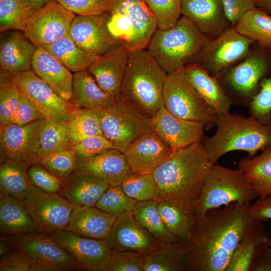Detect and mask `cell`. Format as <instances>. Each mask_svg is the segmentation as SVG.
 Segmentation results:
<instances>
[{
	"label": "cell",
	"mask_w": 271,
	"mask_h": 271,
	"mask_svg": "<svg viewBox=\"0 0 271 271\" xmlns=\"http://www.w3.org/2000/svg\"><path fill=\"white\" fill-rule=\"evenodd\" d=\"M250 203L235 202L208 210L196 221L190 238L183 242L190 271H226L232 254L255 221Z\"/></svg>",
	"instance_id": "6da1fadb"
},
{
	"label": "cell",
	"mask_w": 271,
	"mask_h": 271,
	"mask_svg": "<svg viewBox=\"0 0 271 271\" xmlns=\"http://www.w3.org/2000/svg\"><path fill=\"white\" fill-rule=\"evenodd\" d=\"M213 164L201 143L174 151L153 173L154 200L174 203L194 215L204 179Z\"/></svg>",
	"instance_id": "7a4b0ae2"
},
{
	"label": "cell",
	"mask_w": 271,
	"mask_h": 271,
	"mask_svg": "<svg viewBox=\"0 0 271 271\" xmlns=\"http://www.w3.org/2000/svg\"><path fill=\"white\" fill-rule=\"evenodd\" d=\"M217 129L201 143L211 162L215 164L224 154L242 151L248 157L271 149V126L263 125L249 115L229 112L218 115Z\"/></svg>",
	"instance_id": "3957f363"
},
{
	"label": "cell",
	"mask_w": 271,
	"mask_h": 271,
	"mask_svg": "<svg viewBox=\"0 0 271 271\" xmlns=\"http://www.w3.org/2000/svg\"><path fill=\"white\" fill-rule=\"evenodd\" d=\"M167 75L146 49L130 51L120 97L152 118L164 106L163 92Z\"/></svg>",
	"instance_id": "277c9868"
},
{
	"label": "cell",
	"mask_w": 271,
	"mask_h": 271,
	"mask_svg": "<svg viewBox=\"0 0 271 271\" xmlns=\"http://www.w3.org/2000/svg\"><path fill=\"white\" fill-rule=\"evenodd\" d=\"M210 40L189 19L181 16L172 27L158 29L146 49L167 74L179 71Z\"/></svg>",
	"instance_id": "5b68a950"
},
{
	"label": "cell",
	"mask_w": 271,
	"mask_h": 271,
	"mask_svg": "<svg viewBox=\"0 0 271 271\" xmlns=\"http://www.w3.org/2000/svg\"><path fill=\"white\" fill-rule=\"evenodd\" d=\"M108 27L129 52L146 49L158 29L156 20L144 0H102Z\"/></svg>",
	"instance_id": "8992f818"
},
{
	"label": "cell",
	"mask_w": 271,
	"mask_h": 271,
	"mask_svg": "<svg viewBox=\"0 0 271 271\" xmlns=\"http://www.w3.org/2000/svg\"><path fill=\"white\" fill-rule=\"evenodd\" d=\"M256 197L250 182L241 170L215 164L204 179L194 216L197 221L210 209L235 202L250 203Z\"/></svg>",
	"instance_id": "52a82bcc"
},
{
	"label": "cell",
	"mask_w": 271,
	"mask_h": 271,
	"mask_svg": "<svg viewBox=\"0 0 271 271\" xmlns=\"http://www.w3.org/2000/svg\"><path fill=\"white\" fill-rule=\"evenodd\" d=\"M271 72V54L259 48L217 77L232 103L247 107Z\"/></svg>",
	"instance_id": "ba28073f"
},
{
	"label": "cell",
	"mask_w": 271,
	"mask_h": 271,
	"mask_svg": "<svg viewBox=\"0 0 271 271\" xmlns=\"http://www.w3.org/2000/svg\"><path fill=\"white\" fill-rule=\"evenodd\" d=\"M98 111L102 134L123 153L140 137L153 130L151 118L120 97Z\"/></svg>",
	"instance_id": "9c48e42d"
},
{
	"label": "cell",
	"mask_w": 271,
	"mask_h": 271,
	"mask_svg": "<svg viewBox=\"0 0 271 271\" xmlns=\"http://www.w3.org/2000/svg\"><path fill=\"white\" fill-rule=\"evenodd\" d=\"M163 98L165 107L174 115L200 122L205 130L215 126L218 115L202 98L182 72L167 74Z\"/></svg>",
	"instance_id": "30bf717a"
},
{
	"label": "cell",
	"mask_w": 271,
	"mask_h": 271,
	"mask_svg": "<svg viewBox=\"0 0 271 271\" xmlns=\"http://www.w3.org/2000/svg\"><path fill=\"white\" fill-rule=\"evenodd\" d=\"M252 43L232 27L217 38L210 40L187 60L186 65L199 64L209 74L217 77L247 57L251 53Z\"/></svg>",
	"instance_id": "8fae6325"
},
{
	"label": "cell",
	"mask_w": 271,
	"mask_h": 271,
	"mask_svg": "<svg viewBox=\"0 0 271 271\" xmlns=\"http://www.w3.org/2000/svg\"><path fill=\"white\" fill-rule=\"evenodd\" d=\"M23 202L36 231L47 234L64 230L75 207L60 194L43 191L34 186Z\"/></svg>",
	"instance_id": "7c38bea8"
},
{
	"label": "cell",
	"mask_w": 271,
	"mask_h": 271,
	"mask_svg": "<svg viewBox=\"0 0 271 271\" xmlns=\"http://www.w3.org/2000/svg\"><path fill=\"white\" fill-rule=\"evenodd\" d=\"M76 16L51 0L34 12L23 32L37 47L50 45L68 35Z\"/></svg>",
	"instance_id": "4fadbf2b"
},
{
	"label": "cell",
	"mask_w": 271,
	"mask_h": 271,
	"mask_svg": "<svg viewBox=\"0 0 271 271\" xmlns=\"http://www.w3.org/2000/svg\"><path fill=\"white\" fill-rule=\"evenodd\" d=\"M12 76L21 93L47 119L66 122L73 110L77 108L71 101L56 93L32 69Z\"/></svg>",
	"instance_id": "5bb4252c"
},
{
	"label": "cell",
	"mask_w": 271,
	"mask_h": 271,
	"mask_svg": "<svg viewBox=\"0 0 271 271\" xmlns=\"http://www.w3.org/2000/svg\"><path fill=\"white\" fill-rule=\"evenodd\" d=\"M8 237L32 262L43 264L51 271L79 270L72 256L49 234L35 231Z\"/></svg>",
	"instance_id": "9a60e30c"
},
{
	"label": "cell",
	"mask_w": 271,
	"mask_h": 271,
	"mask_svg": "<svg viewBox=\"0 0 271 271\" xmlns=\"http://www.w3.org/2000/svg\"><path fill=\"white\" fill-rule=\"evenodd\" d=\"M45 118L24 125L10 123L1 126V158L37 164L39 135Z\"/></svg>",
	"instance_id": "2e32d148"
},
{
	"label": "cell",
	"mask_w": 271,
	"mask_h": 271,
	"mask_svg": "<svg viewBox=\"0 0 271 271\" xmlns=\"http://www.w3.org/2000/svg\"><path fill=\"white\" fill-rule=\"evenodd\" d=\"M49 234L72 256L79 270L105 271L112 252L105 240L82 237L66 230Z\"/></svg>",
	"instance_id": "e0dca14e"
},
{
	"label": "cell",
	"mask_w": 271,
	"mask_h": 271,
	"mask_svg": "<svg viewBox=\"0 0 271 271\" xmlns=\"http://www.w3.org/2000/svg\"><path fill=\"white\" fill-rule=\"evenodd\" d=\"M108 20V16L105 13L98 15H76L68 35L80 48L97 57L119 43L109 31Z\"/></svg>",
	"instance_id": "ac0fdd59"
},
{
	"label": "cell",
	"mask_w": 271,
	"mask_h": 271,
	"mask_svg": "<svg viewBox=\"0 0 271 271\" xmlns=\"http://www.w3.org/2000/svg\"><path fill=\"white\" fill-rule=\"evenodd\" d=\"M105 240L112 250L129 251L144 256L162 243L134 218L131 211L117 216Z\"/></svg>",
	"instance_id": "d6986e66"
},
{
	"label": "cell",
	"mask_w": 271,
	"mask_h": 271,
	"mask_svg": "<svg viewBox=\"0 0 271 271\" xmlns=\"http://www.w3.org/2000/svg\"><path fill=\"white\" fill-rule=\"evenodd\" d=\"M151 121L153 130L173 151L201 143L205 137V129L202 123L177 117L164 106Z\"/></svg>",
	"instance_id": "ffe728a7"
},
{
	"label": "cell",
	"mask_w": 271,
	"mask_h": 271,
	"mask_svg": "<svg viewBox=\"0 0 271 271\" xmlns=\"http://www.w3.org/2000/svg\"><path fill=\"white\" fill-rule=\"evenodd\" d=\"M129 52L117 43L97 57L88 70L100 87L114 99L121 95V88Z\"/></svg>",
	"instance_id": "44dd1931"
},
{
	"label": "cell",
	"mask_w": 271,
	"mask_h": 271,
	"mask_svg": "<svg viewBox=\"0 0 271 271\" xmlns=\"http://www.w3.org/2000/svg\"><path fill=\"white\" fill-rule=\"evenodd\" d=\"M173 151L152 130L136 141L123 154L131 172L152 174Z\"/></svg>",
	"instance_id": "7402d4cb"
},
{
	"label": "cell",
	"mask_w": 271,
	"mask_h": 271,
	"mask_svg": "<svg viewBox=\"0 0 271 271\" xmlns=\"http://www.w3.org/2000/svg\"><path fill=\"white\" fill-rule=\"evenodd\" d=\"M181 14L210 39L233 27L226 16L222 0H182Z\"/></svg>",
	"instance_id": "603a6c76"
},
{
	"label": "cell",
	"mask_w": 271,
	"mask_h": 271,
	"mask_svg": "<svg viewBox=\"0 0 271 271\" xmlns=\"http://www.w3.org/2000/svg\"><path fill=\"white\" fill-rule=\"evenodd\" d=\"M74 172L94 176L115 186L121 185L131 172L124 154L112 149L90 158L77 157Z\"/></svg>",
	"instance_id": "cb8c5ba5"
},
{
	"label": "cell",
	"mask_w": 271,
	"mask_h": 271,
	"mask_svg": "<svg viewBox=\"0 0 271 271\" xmlns=\"http://www.w3.org/2000/svg\"><path fill=\"white\" fill-rule=\"evenodd\" d=\"M3 33L0 44L1 69L11 75L32 69L37 47L23 31L11 30Z\"/></svg>",
	"instance_id": "d4e9b609"
},
{
	"label": "cell",
	"mask_w": 271,
	"mask_h": 271,
	"mask_svg": "<svg viewBox=\"0 0 271 271\" xmlns=\"http://www.w3.org/2000/svg\"><path fill=\"white\" fill-rule=\"evenodd\" d=\"M183 73L202 98L218 115L230 112L232 102L218 78L209 74L197 64L186 65Z\"/></svg>",
	"instance_id": "484cf974"
},
{
	"label": "cell",
	"mask_w": 271,
	"mask_h": 271,
	"mask_svg": "<svg viewBox=\"0 0 271 271\" xmlns=\"http://www.w3.org/2000/svg\"><path fill=\"white\" fill-rule=\"evenodd\" d=\"M32 69L56 93L71 101L73 74L41 47L36 49L33 58Z\"/></svg>",
	"instance_id": "4316f807"
},
{
	"label": "cell",
	"mask_w": 271,
	"mask_h": 271,
	"mask_svg": "<svg viewBox=\"0 0 271 271\" xmlns=\"http://www.w3.org/2000/svg\"><path fill=\"white\" fill-rule=\"evenodd\" d=\"M116 217L95 206H75L64 230L82 237L105 240Z\"/></svg>",
	"instance_id": "83f0119b"
},
{
	"label": "cell",
	"mask_w": 271,
	"mask_h": 271,
	"mask_svg": "<svg viewBox=\"0 0 271 271\" xmlns=\"http://www.w3.org/2000/svg\"><path fill=\"white\" fill-rule=\"evenodd\" d=\"M109 186L95 176L74 172L62 180L60 194L75 206L95 207Z\"/></svg>",
	"instance_id": "f1b7e54d"
},
{
	"label": "cell",
	"mask_w": 271,
	"mask_h": 271,
	"mask_svg": "<svg viewBox=\"0 0 271 271\" xmlns=\"http://www.w3.org/2000/svg\"><path fill=\"white\" fill-rule=\"evenodd\" d=\"M268 241L261 222L255 221L234 251L226 271H249L259 252L268 246Z\"/></svg>",
	"instance_id": "f546056e"
},
{
	"label": "cell",
	"mask_w": 271,
	"mask_h": 271,
	"mask_svg": "<svg viewBox=\"0 0 271 271\" xmlns=\"http://www.w3.org/2000/svg\"><path fill=\"white\" fill-rule=\"evenodd\" d=\"M0 230L7 236L36 231L23 201L0 193Z\"/></svg>",
	"instance_id": "4dcf8cb0"
},
{
	"label": "cell",
	"mask_w": 271,
	"mask_h": 271,
	"mask_svg": "<svg viewBox=\"0 0 271 271\" xmlns=\"http://www.w3.org/2000/svg\"><path fill=\"white\" fill-rule=\"evenodd\" d=\"M71 102L77 108L100 110L115 99L106 93L88 70L73 74Z\"/></svg>",
	"instance_id": "1f68e13d"
},
{
	"label": "cell",
	"mask_w": 271,
	"mask_h": 271,
	"mask_svg": "<svg viewBox=\"0 0 271 271\" xmlns=\"http://www.w3.org/2000/svg\"><path fill=\"white\" fill-rule=\"evenodd\" d=\"M144 257V271L189 270L188 253L183 242L162 243Z\"/></svg>",
	"instance_id": "d6a6232c"
},
{
	"label": "cell",
	"mask_w": 271,
	"mask_h": 271,
	"mask_svg": "<svg viewBox=\"0 0 271 271\" xmlns=\"http://www.w3.org/2000/svg\"><path fill=\"white\" fill-rule=\"evenodd\" d=\"M28 163L1 158L0 193L23 201L33 185L28 175Z\"/></svg>",
	"instance_id": "836d02e7"
},
{
	"label": "cell",
	"mask_w": 271,
	"mask_h": 271,
	"mask_svg": "<svg viewBox=\"0 0 271 271\" xmlns=\"http://www.w3.org/2000/svg\"><path fill=\"white\" fill-rule=\"evenodd\" d=\"M238 169L245 174L257 197L271 194V149L258 156L241 158Z\"/></svg>",
	"instance_id": "e575fe53"
},
{
	"label": "cell",
	"mask_w": 271,
	"mask_h": 271,
	"mask_svg": "<svg viewBox=\"0 0 271 271\" xmlns=\"http://www.w3.org/2000/svg\"><path fill=\"white\" fill-rule=\"evenodd\" d=\"M41 47L74 73L88 70L97 58L80 48L69 35Z\"/></svg>",
	"instance_id": "d590c367"
},
{
	"label": "cell",
	"mask_w": 271,
	"mask_h": 271,
	"mask_svg": "<svg viewBox=\"0 0 271 271\" xmlns=\"http://www.w3.org/2000/svg\"><path fill=\"white\" fill-rule=\"evenodd\" d=\"M233 27L259 48H271V16L258 8L245 13Z\"/></svg>",
	"instance_id": "8d00e7d4"
},
{
	"label": "cell",
	"mask_w": 271,
	"mask_h": 271,
	"mask_svg": "<svg viewBox=\"0 0 271 271\" xmlns=\"http://www.w3.org/2000/svg\"><path fill=\"white\" fill-rule=\"evenodd\" d=\"M157 207L167 230L180 241H187L196 225L194 215L170 201L158 202Z\"/></svg>",
	"instance_id": "74e56055"
},
{
	"label": "cell",
	"mask_w": 271,
	"mask_h": 271,
	"mask_svg": "<svg viewBox=\"0 0 271 271\" xmlns=\"http://www.w3.org/2000/svg\"><path fill=\"white\" fill-rule=\"evenodd\" d=\"M157 205L158 202L154 200L138 202L132 213L134 218L159 242H180L165 227Z\"/></svg>",
	"instance_id": "f35d334b"
},
{
	"label": "cell",
	"mask_w": 271,
	"mask_h": 271,
	"mask_svg": "<svg viewBox=\"0 0 271 271\" xmlns=\"http://www.w3.org/2000/svg\"><path fill=\"white\" fill-rule=\"evenodd\" d=\"M39 143L37 164L48 155L69 148L70 136L66 121L57 122L45 118L40 132Z\"/></svg>",
	"instance_id": "ab89813d"
},
{
	"label": "cell",
	"mask_w": 271,
	"mask_h": 271,
	"mask_svg": "<svg viewBox=\"0 0 271 271\" xmlns=\"http://www.w3.org/2000/svg\"><path fill=\"white\" fill-rule=\"evenodd\" d=\"M70 146L87 138L102 134L98 110L76 108L66 121Z\"/></svg>",
	"instance_id": "60d3db41"
},
{
	"label": "cell",
	"mask_w": 271,
	"mask_h": 271,
	"mask_svg": "<svg viewBox=\"0 0 271 271\" xmlns=\"http://www.w3.org/2000/svg\"><path fill=\"white\" fill-rule=\"evenodd\" d=\"M36 9L30 0H0V30L23 31Z\"/></svg>",
	"instance_id": "b9f144b4"
},
{
	"label": "cell",
	"mask_w": 271,
	"mask_h": 271,
	"mask_svg": "<svg viewBox=\"0 0 271 271\" xmlns=\"http://www.w3.org/2000/svg\"><path fill=\"white\" fill-rule=\"evenodd\" d=\"M21 92L9 72L1 69V127L12 122L19 104Z\"/></svg>",
	"instance_id": "7bdbcfd3"
},
{
	"label": "cell",
	"mask_w": 271,
	"mask_h": 271,
	"mask_svg": "<svg viewBox=\"0 0 271 271\" xmlns=\"http://www.w3.org/2000/svg\"><path fill=\"white\" fill-rule=\"evenodd\" d=\"M138 202L127 195L121 185H109L95 207L105 213L118 216L125 212H132Z\"/></svg>",
	"instance_id": "ee69618b"
},
{
	"label": "cell",
	"mask_w": 271,
	"mask_h": 271,
	"mask_svg": "<svg viewBox=\"0 0 271 271\" xmlns=\"http://www.w3.org/2000/svg\"><path fill=\"white\" fill-rule=\"evenodd\" d=\"M124 192L138 202L154 200L157 185L152 174L130 172L121 184Z\"/></svg>",
	"instance_id": "f6af8a7d"
},
{
	"label": "cell",
	"mask_w": 271,
	"mask_h": 271,
	"mask_svg": "<svg viewBox=\"0 0 271 271\" xmlns=\"http://www.w3.org/2000/svg\"><path fill=\"white\" fill-rule=\"evenodd\" d=\"M77 158L74 152L68 148L42 158L38 164L62 181L74 172Z\"/></svg>",
	"instance_id": "bcb514c9"
},
{
	"label": "cell",
	"mask_w": 271,
	"mask_h": 271,
	"mask_svg": "<svg viewBox=\"0 0 271 271\" xmlns=\"http://www.w3.org/2000/svg\"><path fill=\"white\" fill-rule=\"evenodd\" d=\"M247 107L250 116L271 126V75L261 80L258 91Z\"/></svg>",
	"instance_id": "7dc6e473"
},
{
	"label": "cell",
	"mask_w": 271,
	"mask_h": 271,
	"mask_svg": "<svg viewBox=\"0 0 271 271\" xmlns=\"http://www.w3.org/2000/svg\"><path fill=\"white\" fill-rule=\"evenodd\" d=\"M153 14L158 29L173 27L182 16V0H144Z\"/></svg>",
	"instance_id": "c3c4849f"
},
{
	"label": "cell",
	"mask_w": 271,
	"mask_h": 271,
	"mask_svg": "<svg viewBox=\"0 0 271 271\" xmlns=\"http://www.w3.org/2000/svg\"><path fill=\"white\" fill-rule=\"evenodd\" d=\"M29 179L36 188L46 192L60 194L62 181L39 164L31 165L28 170Z\"/></svg>",
	"instance_id": "681fc988"
},
{
	"label": "cell",
	"mask_w": 271,
	"mask_h": 271,
	"mask_svg": "<svg viewBox=\"0 0 271 271\" xmlns=\"http://www.w3.org/2000/svg\"><path fill=\"white\" fill-rule=\"evenodd\" d=\"M144 255L129 251L112 250L105 271H144Z\"/></svg>",
	"instance_id": "f907efd6"
},
{
	"label": "cell",
	"mask_w": 271,
	"mask_h": 271,
	"mask_svg": "<svg viewBox=\"0 0 271 271\" xmlns=\"http://www.w3.org/2000/svg\"><path fill=\"white\" fill-rule=\"evenodd\" d=\"M69 148L79 158L92 157L105 150L115 149L112 142L103 134L87 138L70 146Z\"/></svg>",
	"instance_id": "816d5d0a"
},
{
	"label": "cell",
	"mask_w": 271,
	"mask_h": 271,
	"mask_svg": "<svg viewBox=\"0 0 271 271\" xmlns=\"http://www.w3.org/2000/svg\"><path fill=\"white\" fill-rule=\"evenodd\" d=\"M76 15H98L104 13L102 0H56Z\"/></svg>",
	"instance_id": "f5cc1de1"
},
{
	"label": "cell",
	"mask_w": 271,
	"mask_h": 271,
	"mask_svg": "<svg viewBox=\"0 0 271 271\" xmlns=\"http://www.w3.org/2000/svg\"><path fill=\"white\" fill-rule=\"evenodd\" d=\"M32 261L23 251L16 249L0 259V271H29Z\"/></svg>",
	"instance_id": "db71d44e"
},
{
	"label": "cell",
	"mask_w": 271,
	"mask_h": 271,
	"mask_svg": "<svg viewBox=\"0 0 271 271\" xmlns=\"http://www.w3.org/2000/svg\"><path fill=\"white\" fill-rule=\"evenodd\" d=\"M45 118L37 107L21 93L17 111L11 123L24 125Z\"/></svg>",
	"instance_id": "11a10c76"
},
{
	"label": "cell",
	"mask_w": 271,
	"mask_h": 271,
	"mask_svg": "<svg viewBox=\"0 0 271 271\" xmlns=\"http://www.w3.org/2000/svg\"><path fill=\"white\" fill-rule=\"evenodd\" d=\"M226 16L233 27L242 16L256 7L254 0H222Z\"/></svg>",
	"instance_id": "9f6ffc18"
},
{
	"label": "cell",
	"mask_w": 271,
	"mask_h": 271,
	"mask_svg": "<svg viewBox=\"0 0 271 271\" xmlns=\"http://www.w3.org/2000/svg\"><path fill=\"white\" fill-rule=\"evenodd\" d=\"M250 211L253 219L261 222L271 219V194L259 198L250 204Z\"/></svg>",
	"instance_id": "6f0895ef"
},
{
	"label": "cell",
	"mask_w": 271,
	"mask_h": 271,
	"mask_svg": "<svg viewBox=\"0 0 271 271\" xmlns=\"http://www.w3.org/2000/svg\"><path fill=\"white\" fill-rule=\"evenodd\" d=\"M249 271H271V248L266 246L259 252Z\"/></svg>",
	"instance_id": "680465c9"
},
{
	"label": "cell",
	"mask_w": 271,
	"mask_h": 271,
	"mask_svg": "<svg viewBox=\"0 0 271 271\" xmlns=\"http://www.w3.org/2000/svg\"><path fill=\"white\" fill-rule=\"evenodd\" d=\"M17 249L8 236L1 234L0 256L1 257Z\"/></svg>",
	"instance_id": "91938a15"
},
{
	"label": "cell",
	"mask_w": 271,
	"mask_h": 271,
	"mask_svg": "<svg viewBox=\"0 0 271 271\" xmlns=\"http://www.w3.org/2000/svg\"><path fill=\"white\" fill-rule=\"evenodd\" d=\"M256 7L271 16V0H254Z\"/></svg>",
	"instance_id": "94428289"
},
{
	"label": "cell",
	"mask_w": 271,
	"mask_h": 271,
	"mask_svg": "<svg viewBox=\"0 0 271 271\" xmlns=\"http://www.w3.org/2000/svg\"><path fill=\"white\" fill-rule=\"evenodd\" d=\"M33 7L37 10L41 8L51 0H30Z\"/></svg>",
	"instance_id": "6125c7cd"
},
{
	"label": "cell",
	"mask_w": 271,
	"mask_h": 271,
	"mask_svg": "<svg viewBox=\"0 0 271 271\" xmlns=\"http://www.w3.org/2000/svg\"><path fill=\"white\" fill-rule=\"evenodd\" d=\"M268 246H271V237L270 238V239H269V241H268Z\"/></svg>",
	"instance_id": "be15d7a7"
},
{
	"label": "cell",
	"mask_w": 271,
	"mask_h": 271,
	"mask_svg": "<svg viewBox=\"0 0 271 271\" xmlns=\"http://www.w3.org/2000/svg\"><path fill=\"white\" fill-rule=\"evenodd\" d=\"M268 52L271 54V48L267 50Z\"/></svg>",
	"instance_id": "e7e4bbea"
}]
</instances>
